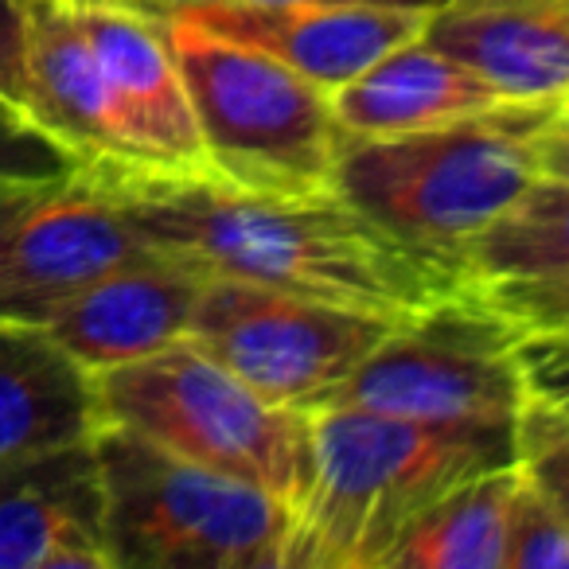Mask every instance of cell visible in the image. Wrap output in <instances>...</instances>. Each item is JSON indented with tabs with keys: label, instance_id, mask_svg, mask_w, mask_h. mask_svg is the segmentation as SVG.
<instances>
[{
	"label": "cell",
	"instance_id": "obj_1",
	"mask_svg": "<svg viewBox=\"0 0 569 569\" xmlns=\"http://www.w3.org/2000/svg\"><path fill=\"white\" fill-rule=\"evenodd\" d=\"M102 180L144 246L176 253L207 277L398 320L472 289L457 258L390 234L336 191L253 196L207 172H110Z\"/></svg>",
	"mask_w": 569,
	"mask_h": 569
},
{
	"label": "cell",
	"instance_id": "obj_2",
	"mask_svg": "<svg viewBox=\"0 0 569 569\" xmlns=\"http://www.w3.org/2000/svg\"><path fill=\"white\" fill-rule=\"evenodd\" d=\"M312 476L289 507L281 569H382L445 491L515 465V426H433L371 410H309Z\"/></svg>",
	"mask_w": 569,
	"mask_h": 569
},
{
	"label": "cell",
	"instance_id": "obj_3",
	"mask_svg": "<svg viewBox=\"0 0 569 569\" xmlns=\"http://www.w3.org/2000/svg\"><path fill=\"white\" fill-rule=\"evenodd\" d=\"M553 110L558 102H499L418 133H340L336 196L390 234L457 258L538 180L535 137Z\"/></svg>",
	"mask_w": 569,
	"mask_h": 569
},
{
	"label": "cell",
	"instance_id": "obj_4",
	"mask_svg": "<svg viewBox=\"0 0 569 569\" xmlns=\"http://www.w3.org/2000/svg\"><path fill=\"white\" fill-rule=\"evenodd\" d=\"M141 4L157 12L183 74L211 180L253 196L336 191L340 126L325 90L164 4Z\"/></svg>",
	"mask_w": 569,
	"mask_h": 569
},
{
	"label": "cell",
	"instance_id": "obj_5",
	"mask_svg": "<svg viewBox=\"0 0 569 569\" xmlns=\"http://www.w3.org/2000/svg\"><path fill=\"white\" fill-rule=\"evenodd\" d=\"M102 426H121L160 449L234 476L293 507L312 476L309 413L277 406L230 375L199 343L94 375Z\"/></svg>",
	"mask_w": 569,
	"mask_h": 569
},
{
	"label": "cell",
	"instance_id": "obj_6",
	"mask_svg": "<svg viewBox=\"0 0 569 569\" xmlns=\"http://www.w3.org/2000/svg\"><path fill=\"white\" fill-rule=\"evenodd\" d=\"M110 569H281L289 507L269 491L98 426Z\"/></svg>",
	"mask_w": 569,
	"mask_h": 569
},
{
	"label": "cell",
	"instance_id": "obj_7",
	"mask_svg": "<svg viewBox=\"0 0 569 569\" xmlns=\"http://www.w3.org/2000/svg\"><path fill=\"white\" fill-rule=\"evenodd\" d=\"M522 340L527 336L472 284L398 320L309 410H371L433 426H515L530 395Z\"/></svg>",
	"mask_w": 569,
	"mask_h": 569
},
{
	"label": "cell",
	"instance_id": "obj_8",
	"mask_svg": "<svg viewBox=\"0 0 569 569\" xmlns=\"http://www.w3.org/2000/svg\"><path fill=\"white\" fill-rule=\"evenodd\" d=\"M398 317L284 293L266 284L207 277L188 340L277 406L309 410L348 379Z\"/></svg>",
	"mask_w": 569,
	"mask_h": 569
},
{
	"label": "cell",
	"instance_id": "obj_9",
	"mask_svg": "<svg viewBox=\"0 0 569 569\" xmlns=\"http://www.w3.org/2000/svg\"><path fill=\"white\" fill-rule=\"evenodd\" d=\"M144 250L110 183L87 168L0 188V320L48 325L79 289Z\"/></svg>",
	"mask_w": 569,
	"mask_h": 569
},
{
	"label": "cell",
	"instance_id": "obj_10",
	"mask_svg": "<svg viewBox=\"0 0 569 569\" xmlns=\"http://www.w3.org/2000/svg\"><path fill=\"white\" fill-rule=\"evenodd\" d=\"M199 28L277 59L320 87L340 90L387 51L418 40L429 9L406 4H246V0H152Z\"/></svg>",
	"mask_w": 569,
	"mask_h": 569
},
{
	"label": "cell",
	"instance_id": "obj_11",
	"mask_svg": "<svg viewBox=\"0 0 569 569\" xmlns=\"http://www.w3.org/2000/svg\"><path fill=\"white\" fill-rule=\"evenodd\" d=\"M28 121L87 172H149L71 0H28Z\"/></svg>",
	"mask_w": 569,
	"mask_h": 569
},
{
	"label": "cell",
	"instance_id": "obj_12",
	"mask_svg": "<svg viewBox=\"0 0 569 569\" xmlns=\"http://www.w3.org/2000/svg\"><path fill=\"white\" fill-rule=\"evenodd\" d=\"M71 4L149 172L203 176L207 157L196 110L157 12L144 9L141 0H71Z\"/></svg>",
	"mask_w": 569,
	"mask_h": 569
},
{
	"label": "cell",
	"instance_id": "obj_13",
	"mask_svg": "<svg viewBox=\"0 0 569 569\" xmlns=\"http://www.w3.org/2000/svg\"><path fill=\"white\" fill-rule=\"evenodd\" d=\"M207 273L164 250H144L59 305L48 332L90 375L188 340Z\"/></svg>",
	"mask_w": 569,
	"mask_h": 569
},
{
	"label": "cell",
	"instance_id": "obj_14",
	"mask_svg": "<svg viewBox=\"0 0 569 569\" xmlns=\"http://www.w3.org/2000/svg\"><path fill=\"white\" fill-rule=\"evenodd\" d=\"M0 569H110L94 437L0 460Z\"/></svg>",
	"mask_w": 569,
	"mask_h": 569
},
{
	"label": "cell",
	"instance_id": "obj_15",
	"mask_svg": "<svg viewBox=\"0 0 569 569\" xmlns=\"http://www.w3.org/2000/svg\"><path fill=\"white\" fill-rule=\"evenodd\" d=\"M421 36L515 102L569 94V0H449Z\"/></svg>",
	"mask_w": 569,
	"mask_h": 569
},
{
	"label": "cell",
	"instance_id": "obj_16",
	"mask_svg": "<svg viewBox=\"0 0 569 569\" xmlns=\"http://www.w3.org/2000/svg\"><path fill=\"white\" fill-rule=\"evenodd\" d=\"M328 102L343 137H398L445 126L515 98H507L480 71L418 36L387 51L379 63L343 82L340 90H332Z\"/></svg>",
	"mask_w": 569,
	"mask_h": 569
},
{
	"label": "cell",
	"instance_id": "obj_17",
	"mask_svg": "<svg viewBox=\"0 0 569 569\" xmlns=\"http://www.w3.org/2000/svg\"><path fill=\"white\" fill-rule=\"evenodd\" d=\"M98 426L94 375L43 325L0 320V460L90 441Z\"/></svg>",
	"mask_w": 569,
	"mask_h": 569
},
{
	"label": "cell",
	"instance_id": "obj_18",
	"mask_svg": "<svg viewBox=\"0 0 569 569\" xmlns=\"http://www.w3.org/2000/svg\"><path fill=\"white\" fill-rule=\"evenodd\" d=\"M519 468H491L445 491L406 527L382 569H503V530Z\"/></svg>",
	"mask_w": 569,
	"mask_h": 569
},
{
	"label": "cell",
	"instance_id": "obj_19",
	"mask_svg": "<svg viewBox=\"0 0 569 569\" xmlns=\"http://www.w3.org/2000/svg\"><path fill=\"white\" fill-rule=\"evenodd\" d=\"M472 284L569 273V180L538 176L519 203L457 250Z\"/></svg>",
	"mask_w": 569,
	"mask_h": 569
},
{
	"label": "cell",
	"instance_id": "obj_20",
	"mask_svg": "<svg viewBox=\"0 0 569 569\" xmlns=\"http://www.w3.org/2000/svg\"><path fill=\"white\" fill-rule=\"evenodd\" d=\"M515 465L569 527V410L538 390L515 418Z\"/></svg>",
	"mask_w": 569,
	"mask_h": 569
},
{
	"label": "cell",
	"instance_id": "obj_21",
	"mask_svg": "<svg viewBox=\"0 0 569 569\" xmlns=\"http://www.w3.org/2000/svg\"><path fill=\"white\" fill-rule=\"evenodd\" d=\"M519 468V465H515ZM503 569H569V527L519 472L503 530Z\"/></svg>",
	"mask_w": 569,
	"mask_h": 569
},
{
	"label": "cell",
	"instance_id": "obj_22",
	"mask_svg": "<svg viewBox=\"0 0 569 569\" xmlns=\"http://www.w3.org/2000/svg\"><path fill=\"white\" fill-rule=\"evenodd\" d=\"M488 305L507 317L522 336H553L569 340V273L522 277V281L476 284Z\"/></svg>",
	"mask_w": 569,
	"mask_h": 569
},
{
	"label": "cell",
	"instance_id": "obj_23",
	"mask_svg": "<svg viewBox=\"0 0 569 569\" xmlns=\"http://www.w3.org/2000/svg\"><path fill=\"white\" fill-rule=\"evenodd\" d=\"M79 164L56 141H48L40 129L28 126L17 113L0 110V188L59 180Z\"/></svg>",
	"mask_w": 569,
	"mask_h": 569
},
{
	"label": "cell",
	"instance_id": "obj_24",
	"mask_svg": "<svg viewBox=\"0 0 569 569\" xmlns=\"http://www.w3.org/2000/svg\"><path fill=\"white\" fill-rule=\"evenodd\" d=\"M0 110L28 121V0H0Z\"/></svg>",
	"mask_w": 569,
	"mask_h": 569
},
{
	"label": "cell",
	"instance_id": "obj_25",
	"mask_svg": "<svg viewBox=\"0 0 569 569\" xmlns=\"http://www.w3.org/2000/svg\"><path fill=\"white\" fill-rule=\"evenodd\" d=\"M538 176L550 180H569V106L558 102V110L546 118V126L535 137Z\"/></svg>",
	"mask_w": 569,
	"mask_h": 569
},
{
	"label": "cell",
	"instance_id": "obj_26",
	"mask_svg": "<svg viewBox=\"0 0 569 569\" xmlns=\"http://www.w3.org/2000/svg\"><path fill=\"white\" fill-rule=\"evenodd\" d=\"M519 356H522V371H527L530 390L553 398V402H561L569 410V363L542 359V356H535V351H527V348H519Z\"/></svg>",
	"mask_w": 569,
	"mask_h": 569
},
{
	"label": "cell",
	"instance_id": "obj_27",
	"mask_svg": "<svg viewBox=\"0 0 569 569\" xmlns=\"http://www.w3.org/2000/svg\"><path fill=\"white\" fill-rule=\"evenodd\" d=\"M246 4H406V9H441L449 0H246Z\"/></svg>",
	"mask_w": 569,
	"mask_h": 569
},
{
	"label": "cell",
	"instance_id": "obj_28",
	"mask_svg": "<svg viewBox=\"0 0 569 569\" xmlns=\"http://www.w3.org/2000/svg\"><path fill=\"white\" fill-rule=\"evenodd\" d=\"M522 348L535 351L542 359H558V363H569V340H553V336H527Z\"/></svg>",
	"mask_w": 569,
	"mask_h": 569
},
{
	"label": "cell",
	"instance_id": "obj_29",
	"mask_svg": "<svg viewBox=\"0 0 569 569\" xmlns=\"http://www.w3.org/2000/svg\"><path fill=\"white\" fill-rule=\"evenodd\" d=\"M561 106H569V94H566V98H561Z\"/></svg>",
	"mask_w": 569,
	"mask_h": 569
}]
</instances>
